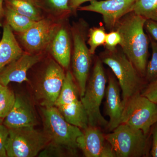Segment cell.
Here are the masks:
<instances>
[{
    "mask_svg": "<svg viewBox=\"0 0 157 157\" xmlns=\"http://www.w3.org/2000/svg\"><path fill=\"white\" fill-rule=\"evenodd\" d=\"M43 132L49 143L44 149L46 156H63L65 151L76 155L77 139L82 134L78 127L67 122L55 106L42 107Z\"/></svg>",
    "mask_w": 157,
    "mask_h": 157,
    "instance_id": "cell-1",
    "label": "cell"
},
{
    "mask_svg": "<svg viewBox=\"0 0 157 157\" xmlns=\"http://www.w3.org/2000/svg\"><path fill=\"white\" fill-rule=\"evenodd\" d=\"M146 20L132 11L123 17L114 29L121 36V50L144 78L148 57L149 40L144 31Z\"/></svg>",
    "mask_w": 157,
    "mask_h": 157,
    "instance_id": "cell-2",
    "label": "cell"
},
{
    "mask_svg": "<svg viewBox=\"0 0 157 157\" xmlns=\"http://www.w3.org/2000/svg\"><path fill=\"white\" fill-rule=\"evenodd\" d=\"M100 58L103 63L110 68L117 78L122 90L123 105L129 98L141 93L146 82L122 51L117 48L112 50L106 49Z\"/></svg>",
    "mask_w": 157,
    "mask_h": 157,
    "instance_id": "cell-3",
    "label": "cell"
},
{
    "mask_svg": "<svg viewBox=\"0 0 157 157\" xmlns=\"http://www.w3.org/2000/svg\"><path fill=\"white\" fill-rule=\"evenodd\" d=\"M107 81L103 63L100 58H98L92 74L86 85L84 95L80 98L87 113L89 126L107 128L108 121L100 110L105 95Z\"/></svg>",
    "mask_w": 157,
    "mask_h": 157,
    "instance_id": "cell-4",
    "label": "cell"
},
{
    "mask_svg": "<svg viewBox=\"0 0 157 157\" xmlns=\"http://www.w3.org/2000/svg\"><path fill=\"white\" fill-rule=\"evenodd\" d=\"M148 135L141 130L120 124L105 136L116 157H141L148 156L150 152Z\"/></svg>",
    "mask_w": 157,
    "mask_h": 157,
    "instance_id": "cell-5",
    "label": "cell"
},
{
    "mask_svg": "<svg viewBox=\"0 0 157 157\" xmlns=\"http://www.w3.org/2000/svg\"><path fill=\"white\" fill-rule=\"evenodd\" d=\"M49 140L33 126L9 128L6 146L7 157H34L46 147Z\"/></svg>",
    "mask_w": 157,
    "mask_h": 157,
    "instance_id": "cell-6",
    "label": "cell"
},
{
    "mask_svg": "<svg viewBox=\"0 0 157 157\" xmlns=\"http://www.w3.org/2000/svg\"><path fill=\"white\" fill-rule=\"evenodd\" d=\"M157 122V104L141 94H136L124 104L121 124L140 130L148 135Z\"/></svg>",
    "mask_w": 157,
    "mask_h": 157,
    "instance_id": "cell-7",
    "label": "cell"
},
{
    "mask_svg": "<svg viewBox=\"0 0 157 157\" xmlns=\"http://www.w3.org/2000/svg\"><path fill=\"white\" fill-rule=\"evenodd\" d=\"M86 26L78 23L71 29L73 45L72 73L77 82L80 98L85 92L92 61V55L86 43Z\"/></svg>",
    "mask_w": 157,
    "mask_h": 157,
    "instance_id": "cell-8",
    "label": "cell"
},
{
    "mask_svg": "<svg viewBox=\"0 0 157 157\" xmlns=\"http://www.w3.org/2000/svg\"><path fill=\"white\" fill-rule=\"evenodd\" d=\"M60 26L52 18L43 17L36 21L28 29L19 33L20 41L26 52L42 53L49 48Z\"/></svg>",
    "mask_w": 157,
    "mask_h": 157,
    "instance_id": "cell-9",
    "label": "cell"
},
{
    "mask_svg": "<svg viewBox=\"0 0 157 157\" xmlns=\"http://www.w3.org/2000/svg\"><path fill=\"white\" fill-rule=\"evenodd\" d=\"M65 76L63 68L56 61L51 60L36 90V98L42 107L55 106Z\"/></svg>",
    "mask_w": 157,
    "mask_h": 157,
    "instance_id": "cell-10",
    "label": "cell"
},
{
    "mask_svg": "<svg viewBox=\"0 0 157 157\" xmlns=\"http://www.w3.org/2000/svg\"><path fill=\"white\" fill-rule=\"evenodd\" d=\"M137 0H97L90 2L89 5L80 6L77 10L91 11L102 15L105 27L114 30L117 24L125 15L133 11Z\"/></svg>",
    "mask_w": 157,
    "mask_h": 157,
    "instance_id": "cell-11",
    "label": "cell"
},
{
    "mask_svg": "<svg viewBox=\"0 0 157 157\" xmlns=\"http://www.w3.org/2000/svg\"><path fill=\"white\" fill-rule=\"evenodd\" d=\"M77 139L78 148L86 157H116L109 144L100 128L89 126L82 130Z\"/></svg>",
    "mask_w": 157,
    "mask_h": 157,
    "instance_id": "cell-12",
    "label": "cell"
},
{
    "mask_svg": "<svg viewBox=\"0 0 157 157\" xmlns=\"http://www.w3.org/2000/svg\"><path fill=\"white\" fill-rule=\"evenodd\" d=\"M42 57V53L24 52L0 71V84L8 86L11 82L21 83L28 81L27 77L28 72L41 60Z\"/></svg>",
    "mask_w": 157,
    "mask_h": 157,
    "instance_id": "cell-13",
    "label": "cell"
},
{
    "mask_svg": "<svg viewBox=\"0 0 157 157\" xmlns=\"http://www.w3.org/2000/svg\"><path fill=\"white\" fill-rule=\"evenodd\" d=\"M108 82L105 92V112L109 118L107 129L111 132L121 124L124 105L117 79L112 74H109Z\"/></svg>",
    "mask_w": 157,
    "mask_h": 157,
    "instance_id": "cell-14",
    "label": "cell"
},
{
    "mask_svg": "<svg viewBox=\"0 0 157 157\" xmlns=\"http://www.w3.org/2000/svg\"><path fill=\"white\" fill-rule=\"evenodd\" d=\"M3 124L9 128L35 126L37 120L33 107L28 99L16 96L15 104L9 114L4 119Z\"/></svg>",
    "mask_w": 157,
    "mask_h": 157,
    "instance_id": "cell-15",
    "label": "cell"
},
{
    "mask_svg": "<svg viewBox=\"0 0 157 157\" xmlns=\"http://www.w3.org/2000/svg\"><path fill=\"white\" fill-rule=\"evenodd\" d=\"M71 40L66 26L61 25L51 42L49 48L56 61L65 69L70 66L71 56Z\"/></svg>",
    "mask_w": 157,
    "mask_h": 157,
    "instance_id": "cell-16",
    "label": "cell"
},
{
    "mask_svg": "<svg viewBox=\"0 0 157 157\" xmlns=\"http://www.w3.org/2000/svg\"><path fill=\"white\" fill-rule=\"evenodd\" d=\"M24 53L8 23L3 27L2 38L0 42V71Z\"/></svg>",
    "mask_w": 157,
    "mask_h": 157,
    "instance_id": "cell-17",
    "label": "cell"
},
{
    "mask_svg": "<svg viewBox=\"0 0 157 157\" xmlns=\"http://www.w3.org/2000/svg\"><path fill=\"white\" fill-rule=\"evenodd\" d=\"M65 120L83 130L89 126L87 113L81 100L68 105L56 107Z\"/></svg>",
    "mask_w": 157,
    "mask_h": 157,
    "instance_id": "cell-18",
    "label": "cell"
},
{
    "mask_svg": "<svg viewBox=\"0 0 157 157\" xmlns=\"http://www.w3.org/2000/svg\"><path fill=\"white\" fill-rule=\"evenodd\" d=\"M79 94L78 86L75 82L73 73L70 71L66 73L63 84L55 106L68 105L78 101Z\"/></svg>",
    "mask_w": 157,
    "mask_h": 157,
    "instance_id": "cell-19",
    "label": "cell"
},
{
    "mask_svg": "<svg viewBox=\"0 0 157 157\" xmlns=\"http://www.w3.org/2000/svg\"><path fill=\"white\" fill-rule=\"evenodd\" d=\"M7 6L19 14L38 21L44 17L36 0H7Z\"/></svg>",
    "mask_w": 157,
    "mask_h": 157,
    "instance_id": "cell-20",
    "label": "cell"
},
{
    "mask_svg": "<svg viewBox=\"0 0 157 157\" xmlns=\"http://www.w3.org/2000/svg\"><path fill=\"white\" fill-rule=\"evenodd\" d=\"M5 15L7 23L12 29L18 33L28 29L36 22L29 17L19 14L7 6Z\"/></svg>",
    "mask_w": 157,
    "mask_h": 157,
    "instance_id": "cell-21",
    "label": "cell"
},
{
    "mask_svg": "<svg viewBox=\"0 0 157 157\" xmlns=\"http://www.w3.org/2000/svg\"><path fill=\"white\" fill-rule=\"evenodd\" d=\"M133 11L147 20L157 21V0H137Z\"/></svg>",
    "mask_w": 157,
    "mask_h": 157,
    "instance_id": "cell-22",
    "label": "cell"
},
{
    "mask_svg": "<svg viewBox=\"0 0 157 157\" xmlns=\"http://www.w3.org/2000/svg\"><path fill=\"white\" fill-rule=\"evenodd\" d=\"M106 35L107 33L104 26L95 27L89 30L87 43L92 55L94 54L96 49L99 46L104 45Z\"/></svg>",
    "mask_w": 157,
    "mask_h": 157,
    "instance_id": "cell-23",
    "label": "cell"
},
{
    "mask_svg": "<svg viewBox=\"0 0 157 157\" xmlns=\"http://www.w3.org/2000/svg\"><path fill=\"white\" fill-rule=\"evenodd\" d=\"M16 96L8 86H4L0 92V118L4 119L14 107Z\"/></svg>",
    "mask_w": 157,
    "mask_h": 157,
    "instance_id": "cell-24",
    "label": "cell"
},
{
    "mask_svg": "<svg viewBox=\"0 0 157 157\" xmlns=\"http://www.w3.org/2000/svg\"><path fill=\"white\" fill-rule=\"evenodd\" d=\"M152 49L151 58L147 63L144 78L147 83L157 81V42L151 39Z\"/></svg>",
    "mask_w": 157,
    "mask_h": 157,
    "instance_id": "cell-25",
    "label": "cell"
},
{
    "mask_svg": "<svg viewBox=\"0 0 157 157\" xmlns=\"http://www.w3.org/2000/svg\"><path fill=\"white\" fill-rule=\"evenodd\" d=\"M69 0H47L48 6L57 14H67L71 12L69 6Z\"/></svg>",
    "mask_w": 157,
    "mask_h": 157,
    "instance_id": "cell-26",
    "label": "cell"
},
{
    "mask_svg": "<svg viewBox=\"0 0 157 157\" xmlns=\"http://www.w3.org/2000/svg\"><path fill=\"white\" fill-rule=\"evenodd\" d=\"M121 42V37L119 33L114 30L107 33L104 45L107 50H112L116 48Z\"/></svg>",
    "mask_w": 157,
    "mask_h": 157,
    "instance_id": "cell-27",
    "label": "cell"
},
{
    "mask_svg": "<svg viewBox=\"0 0 157 157\" xmlns=\"http://www.w3.org/2000/svg\"><path fill=\"white\" fill-rule=\"evenodd\" d=\"M9 136V128L0 124V157H7L6 146Z\"/></svg>",
    "mask_w": 157,
    "mask_h": 157,
    "instance_id": "cell-28",
    "label": "cell"
},
{
    "mask_svg": "<svg viewBox=\"0 0 157 157\" xmlns=\"http://www.w3.org/2000/svg\"><path fill=\"white\" fill-rule=\"evenodd\" d=\"M141 94L157 104V81L148 83L141 92Z\"/></svg>",
    "mask_w": 157,
    "mask_h": 157,
    "instance_id": "cell-29",
    "label": "cell"
},
{
    "mask_svg": "<svg viewBox=\"0 0 157 157\" xmlns=\"http://www.w3.org/2000/svg\"><path fill=\"white\" fill-rule=\"evenodd\" d=\"M144 28L152 38L157 42V21L147 20L144 24Z\"/></svg>",
    "mask_w": 157,
    "mask_h": 157,
    "instance_id": "cell-30",
    "label": "cell"
},
{
    "mask_svg": "<svg viewBox=\"0 0 157 157\" xmlns=\"http://www.w3.org/2000/svg\"><path fill=\"white\" fill-rule=\"evenodd\" d=\"M151 131L152 141L150 154L152 157H157V122L152 127Z\"/></svg>",
    "mask_w": 157,
    "mask_h": 157,
    "instance_id": "cell-31",
    "label": "cell"
},
{
    "mask_svg": "<svg viewBox=\"0 0 157 157\" xmlns=\"http://www.w3.org/2000/svg\"><path fill=\"white\" fill-rule=\"evenodd\" d=\"M92 1L94 0H69V6L70 11L74 12L77 10L82 4Z\"/></svg>",
    "mask_w": 157,
    "mask_h": 157,
    "instance_id": "cell-32",
    "label": "cell"
},
{
    "mask_svg": "<svg viewBox=\"0 0 157 157\" xmlns=\"http://www.w3.org/2000/svg\"><path fill=\"white\" fill-rule=\"evenodd\" d=\"M2 0H0V20L3 15Z\"/></svg>",
    "mask_w": 157,
    "mask_h": 157,
    "instance_id": "cell-33",
    "label": "cell"
},
{
    "mask_svg": "<svg viewBox=\"0 0 157 157\" xmlns=\"http://www.w3.org/2000/svg\"><path fill=\"white\" fill-rule=\"evenodd\" d=\"M3 87H4V86L0 84V92H1V91Z\"/></svg>",
    "mask_w": 157,
    "mask_h": 157,
    "instance_id": "cell-34",
    "label": "cell"
},
{
    "mask_svg": "<svg viewBox=\"0 0 157 157\" xmlns=\"http://www.w3.org/2000/svg\"><path fill=\"white\" fill-rule=\"evenodd\" d=\"M3 123V119L0 118V124H2Z\"/></svg>",
    "mask_w": 157,
    "mask_h": 157,
    "instance_id": "cell-35",
    "label": "cell"
},
{
    "mask_svg": "<svg viewBox=\"0 0 157 157\" xmlns=\"http://www.w3.org/2000/svg\"></svg>",
    "mask_w": 157,
    "mask_h": 157,
    "instance_id": "cell-36",
    "label": "cell"
}]
</instances>
